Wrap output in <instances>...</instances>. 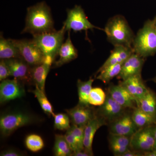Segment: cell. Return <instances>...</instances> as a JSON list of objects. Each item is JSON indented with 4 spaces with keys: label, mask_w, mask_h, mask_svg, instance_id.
Masks as SVG:
<instances>
[{
    "label": "cell",
    "mask_w": 156,
    "mask_h": 156,
    "mask_svg": "<svg viewBox=\"0 0 156 156\" xmlns=\"http://www.w3.org/2000/svg\"><path fill=\"white\" fill-rule=\"evenodd\" d=\"M55 30L50 8L46 3L41 2L29 7L22 33H30L33 36Z\"/></svg>",
    "instance_id": "obj_1"
},
{
    "label": "cell",
    "mask_w": 156,
    "mask_h": 156,
    "mask_svg": "<svg viewBox=\"0 0 156 156\" xmlns=\"http://www.w3.org/2000/svg\"><path fill=\"white\" fill-rule=\"evenodd\" d=\"M104 30L108 40L114 46L120 45L132 48L135 36L123 16L118 15L111 18Z\"/></svg>",
    "instance_id": "obj_2"
},
{
    "label": "cell",
    "mask_w": 156,
    "mask_h": 156,
    "mask_svg": "<svg viewBox=\"0 0 156 156\" xmlns=\"http://www.w3.org/2000/svg\"><path fill=\"white\" fill-rule=\"evenodd\" d=\"M156 16L148 20L134 37L132 48L134 53L144 58L156 53Z\"/></svg>",
    "instance_id": "obj_3"
},
{
    "label": "cell",
    "mask_w": 156,
    "mask_h": 156,
    "mask_svg": "<svg viewBox=\"0 0 156 156\" xmlns=\"http://www.w3.org/2000/svg\"><path fill=\"white\" fill-rule=\"evenodd\" d=\"M66 31L65 27L63 25L58 31L33 35L32 40L40 48L45 57H51L55 61L63 43Z\"/></svg>",
    "instance_id": "obj_4"
},
{
    "label": "cell",
    "mask_w": 156,
    "mask_h": 156,
    "mask_svg": "<svg viewBox=\"0 0 156 156\" xmlns=\"http://www.w3.org/2000/svg\"><path fill=\"white\" fill-rule=\"evenodd\" d=\"M32 115L21 112H12L3 114L0 118V130L3 136H9L18 128L33 123Z\"/></svg>",
    "instance_id": "obj_5"
},
{
    "label": "cell",
    "mask_w": 156,
    "mask_h": 156,
    "mask_svg": "<svg viewBox=\"0 0 156 156\" xmlns=\"http://www.w3.org/2000/svg\"><path fill=\"white\" fill-rule=\"evenodd\" d=\"M67 12V18L63 23L66 31L73 30L77 32L88 30H92L94 28L103 30L89 21L81 6L76 5L73 9L68 10Z\"/></svg>",
    "instance_id": "obj_6"
},
{
    "label": "cell",
    "mask_w": 156,
    "mask_h": 156,
    "mask_svg": "<svg viewBox=\"0 0 156 156\" xmlns=\"http://www.w3.org/2000/svg\"><path fill=\"white\" fill-rule=\"evenodd\" d=\"M12 40L23 59L30 66H36L43 63L44 56L32 40Z\"/></svg>",
    "instance_id": "obj_7"
},
{
    "label": "cell",
    "mask_w": 156,
    "mask_h": 156,
    "mask_svg": "<svg viewBox=\"0 0 156 156\" xmlns=\"http://www.w3.org/2000/svg\"><path fill=\"white\" fill-rule=\"evenodd\" d=\"M155 125L137 129L131 137L130 147L133 150L144 153L155 149L154 131Z\"/></svg>",
    "instance_id": "obj_8"
},
{
    "label": "cell",
    "mask_w": 156,
    "mask_h": 156,
    "mask_svg": "<svg viewBox=\"0 0 156 156\" xmlns=\"http://www.w3.org/2000/svg\"><path fill=\"white\" fill-rule=\"evenodd\" d=\"M24 88L18 80L6 79L0 84V102L5 103L25 95Z\"/></svg>",
    "instance_id": "obj_9"
},
{
    "label": "cell",
    "mask_w": 156,
    "mask_h": 156,
    "mask_svg": "<svg viewBox=\"0 0 156 156\" xmlns=\"http://www.w3.org/2000/svg\"><path fill=\"white\" fill-rule=\"evenodd\" d=\"M144 62V58L133 52L123 62L121 72L117 77L123 81L132 76L141 74Z\"/></svg>",
    "instance_id": "obj_10"
},
{
    "label": "cell",
    "mask_w": 156,
    "mask_h": 156,
    "mask_svg": "<svg viewBox=\"0 0 156 156\" xmlns=\"http://www.w3.org/2000/svg\"><path fill=\"white\" fill-rule=\"evenodd\" d=\"M124 109L108 94L104 103L98 110L97 115L111 123L124 114Z\"/></svg>",
    "instance_id": "obj_11"
},
{
    "label": "cell",
    "mask_w": 156,
    "mask_h": 156,
    "mask_svg": "<svg viewBox=\"0 0 156 156\" xmlns=\"http://www.w3.org/2000/svg\"><path fill=\"white\" fill-rule=\"evenodd\" d=\"M66 111L73 125L78 126H86L96 115L89 105L80 103L73 108L66 110Z\"/></svg>",
    "instance_id": "obj_12"
},
{
    "label": "cell",
    "mask_w": 156,
    "mask_h": 156,
    "mask_svg": "<svg viewBox=\"0 0 156 156\" xmlns=\"http://www.w3.org/2000/svg\"><path fill=\"white\" fill-rule=\"evenodd\" d=\"M137 128L132 120L131 115L125 114L111 123L110 134L125 135L131 137Z\"/></svg>",
    "instance_id": "obj_13"
},
{
    "label": "cell",
    "mask_w": 156,
    "mask_h": 156,
    "mask_svg": "<svg viewBox=\"0 0 156 156\" xmlns=\"http://www.w3.org/2000/svg\"><path fill=\"white\" fill-rule=\"evenodd\" d=\"M106 123L103 118L95 115L85 126L83 140L84 149L91 156L93 155L92 143L95 133L99 128L106 125Z\"/></svg>",
    "instance_id": "obj_14"
},
{
    "label": "cell",
    "mask_w": 156,
    "mask_h": 156,
    "mask_svg": "<svg viewBox=\"0 0 156 156\" xmlns=\"http://www.w3.org/2000/svg\"><path fill=\"white\" fill-rule=\"evenodd\" d=\"M10 75L20 80L32 81L30 66L22 58L5 59Z\"/></svg>",
    "instance_id": "obj_15"
},
{
    "label": "cell",
    "mask_w": 156,
    "mask_h": 156,
    "mask_svg": "<svg viewBox=\"0 0 156 156\" xmlns=\"http://www.w3.org/2000/svg\"><path fill=\"white\" fill-rule=\"evenodd\" d=\"M108 94L112 98L124 108L134 109L137 107L136 101L121 84L111 85Z\"/></svg>",
    "instance_id": "obj_16"
},
{
    "label": "cell",
    "mask_w": 156,
    "mask_h": 156,
    "mask_svg": "<svg viewBox=\"0 0 156 156\" xmlns=\"http://www.w3.org/2000/svg\"><path fill=\"white\" fill-rule=\"evenodd\" d=\"M135 99L138 100L147 92L148 89L143 81L141 74L128 78L120 83Z\"/></svg>",
    "instance_id": "obj_17"
},
{
    "label": "cell",
    "mask_w": 156,
    "mask_h": 156,
    "mask_svg": "<svg viewBox=\"0 0 156 156\" xmlns=\"http://www.w3.org/2000/svg\"><path fill=\"white\" fill-rule=\"evenodd\" d=\"M66 41L62 45L58 52L59 58L53 63L55 67H60L66 63H68L78 57V51L73 44L70 37V32Z\"/></svg>",
    "instance_id": "obj_18"
},
{
    "label": "cell",
    "mask_w": 156,
    "mask_h": 156,
    "mask_svg": "<svg viewBox=\"0 0 156 156\" xmlns=\"http://www.w3.org/2000/svg\"><path fill=\"white\" fill-rule=\"evenodd\" d=\"M134 52L133 48L125 46H115L112 51L108 58L98 71L97 73L101 70L110 66L119 63H123Z\"/></svg>",
    "instance_id": "obj_19"
},
{
    "label": "cell",
    "mask_w": 156,
    "mask_h": 156,
    "mask_svg": "<svg viewBox=\"0 0 156 156\" xmlns=\"http://www.w3.org/2000/svg\"><path fill=\"white\" fill-rule=\"evenodd\" d=\"M136 102L137 108L156 118V95L154 92L149 89L145 95Z\"/></svg>",
    "instance_id": "obj_20"
},
{
    "label": "cell",
    "mask_w": 156,
    "mask_h": 156,
    "mask_svg": "<svg viewBox=\"0 0 156 156\" xmlns=\"http://www.w3.org/2000/svg\"><path fill=\"white\" fill-rule=\"evenodd\" d=\"M51 66L42 63L31 69V80L41 90L44 91L45 83Z\"/></svg>",
    "instance_id": "obj_21"
},
{
    "label": "cell",
    "mask_w": 156,
    "mask_h": 156,
    "mask_svg": "<svg viewBox=\"0 0 156 156\" xmlns=\"http://www.w3.org/2000/svg\"><path fill=\"white\" fill-rule=\"evenodd\" d=\"M22 58L19 50L12 39H5L1 35L0 37V58L7 59Z\"/></svg>",
    "instance_id": "obj_22"
},
{
    "label": "cell",
    "mask_w": 156,
    "mask_h": 156,
    "mask_svg": "<svg viewBox=\"0 0 156 156\" xmlns=\"http://www.w3.org/2000/svg\"><path fill=\"white\" fill-rule=\"evenodd\" d=\"M132 120L137 129L156 124V118L136 107L131 115Z\"/></svg>",
    "instance_id": "obj_23"
},
{
    "label": "cell",
    "mask_w": 156,
    "mask_h": 156,
    "mask_svg": "<svg viewBox=\"0 0 156 156\" xmlns=\"http://www.w3.org/2000/svg\"><path fill=\"white\" fill-rule=\"evenodd\" d=\"M53 151L56 156H71L73 152L65 136L60 134L55 135Z\"/></svg>",
    "instance_id": "obj_24"
},
{
    "label": "cell",
    "mask_w": 156,
    "mask_h": 156,
    "mask_svg": "<svg viewBox=\"0 0 156 156\" xmlns=\"http://www.w3.org/2000/svg\"><path fill=\"white\" fill-rule=\"evenodd\" d=\"M94 80L90 79L88 81H82L78 80L77 87L79 103L85 105H89V98L92 89V85Z\"/></svg>",
    "instance_id": "obj_25"
},
{
    "label": "cell",
    "mask_w": 156,
    "mask_h": 156,
    "mask_svg": "<svg viewBox=\"0 0 156 156\" xmlns=\"http://www.w3.org/2000/svg\"><path fill=\"white\" fill-rule=\"evenodd\" d=\"M123 63L110 66L101 70L98 73L99 75L96 79L102 81L104 83H108L114 78L119 74Z\"/></svg>",
    "instance_id": "obj_26"
},
{
    "label": "cell",
    "mask_w": 156,
    "mask_h": 156,
    "mask_svg": "<svg viewBox=\"0 0 156 156\" xmlns=\"http://www.w3.org/2000/svg\"><path fill=\"white\" fill-rule=\"evenodd\" d=\"M32 92L37 99L43 111L48 114L54 117L55 114L53 112V107L45 95L44 91L41 90L37 86L35 85V88L32 91Z\"/></svg>",
    "instance_id": "obj_27"
},
{
    "label": "cell",
    "mask_w": 156,
    "mask_h": 156,
    "mask_svg": "<svg viewBox=\"0 0 156 156\" xmlns=\"http://www.w3.org/2000/svg\"><path fill=\"white\" fill-rule=\"evenodd\" d=\"M25 145L29 150L37 152L41 150L44 146V144L41 136L37 134H31L27 136Z\"/></svg>",
    "instance_id": "obj_28"
},
{
    "label": "cell",
    "mask_w": 156,
    "mask_h": 156,
    "mask_svg": "<svg viewBox=\"0 0 156 156\" xmlns=\"http://www.w3.org/2000/svg\"><path fill=\"white\" fill-rule=\"evenodd\" d=\"M106 98V95L101 88H92L89 96V104L94 106H101L105 101Z\"/></svg>",
    "instance_id": "obj_29"
},
{
    "label": "cell",
    "mask_w": 156,
    "mask_h": 156,
    "mask_svg": "<svg viewBox=\"0 0 156 156\" xmlns=\"http://www.w3.org/2000/svg\"><path fill=\"white\" fill-rule=\"evenodd\" d=\"M54 126L55 129L60 131L69 129L70 118L67 114L59 113L55 114L54 116Z\"/></svg>",
    "instance_id": "obj_30"
},
{
    "label": "cell",
    "mask_w": 156,
    "mask_h": 156,
    "mask_svg": "<svg viewBox=\"0 0 156 156\" xmlns=\"http://www.w3.org/2000/svg\"><path fill=\"white\" fill-rule=\"evenodd\" d=\"M131 137L125 135L110 134L109 142V144H114L117 145L130 147Z\"/></svg>",
    "instance_id": "obj_31"
},
{
    "label": "cell",
    "mask_w": 156,
    "mask_h": 156,
    "mask_svg": "<svg viewBox=\"0 0 156 156\" xmlns=\"http://www.w3.org/2000/svg\"><path fill=\"white\" fill-rule=\"evenodd\" d=\"M85 126H78L76 125H73V126H71L69 129L71 131L73 135L75 137L80 147L82 150H85L84 149L83 140Z\"/></svg>",
    "instance_id": "obj_32"
},
{
    "label": "cell",
    "mask_w": 156,
    "mask_h": 156,
    "mask_svg": "<svg viewBox=\"0 0 156 156\" xmlns=\"http://www.w3.org/2000/svg\"><path fill=\"white\" fill-rule=\"evenodd\" d=\"M64 136L73 152L78 151L82 150L80 147L75 137L73 135L72 133L69 129L67 130Z\"/></svg>",
    "instance_id": "obj_33"
},
{
    "label": "cell",
    "mask_w": 156,
    "mask_h": 156,
    "mask_svg": "<svg viewBox=\"0 0 156 156\" xmlns=\"http://www.w3.org/2000/svg\"><path fill=\"white\" fill-rule=\"evenodd\" d=\"M10 75V70L5 59H1L0 61V81L6 80Z\"/></svg>",
    "instance_id": "obj_34"
},
{
    "label": "cell",
    "mask_w": 156,
    "mask_h": 156,
    "mask_svg": "<svg viewBox=\"0 0 156 156\" xmlns=\"http://www.w3.org/2000/svg\"><path fill=\"white\" fill-rule=\"evenodd\" d=\"M110 148L115 156H122L123 154L130 150L129 147L122 146L114 144H109Z\"/></svg>",
    "instance_id": "obj_35"
},
{
    "label": "cell",
    "mask_w": 156,
    "mask_h": 156,
    "mask_svg": "<svg viewBox=\"0 0 156 156\" xmlns=\"http://www.w3.org/2000/svg\"><path fill=\"white\" fill-rule=\"evenodd\" d=\"M1 156H20L23 154L18 151L13 149H9L3 151L1 153Z\"/></svg>",
    "instance_id": "obj_36"
},
{
    "label": "cell",
    "mask_w": 156,
    "mask_h": 156,
    "mask_svg": "<svg viewBox=\"0 0 156 156\" xmlns=\"http://www.w3.org/2000/svg\"><path fill=\"white\" fill-rule=\"evenodd\" d=\"M144 156L143 153L140 152V151H131L130 150L126 152L125 154H123L122 156Z\"/></svg>",
    "instance_id": "obj_37"
},
{
    "label": "cell",
    "mask_w": 156,
    "mask_h": 156,
    "mask_svg": "<svg viewBox=\"0 0 156 156\" xmlns=\"http://www.w3.org/2000/svg\"><path fill=\"white\" fill-rule=\"evenodd\" d=\"M71 156H91L85 150H84L78 151H77L73 152Z\"/></svg>",
    "instance_id": "obj_38"
},
{
    "label": "cell",
    "mask_w": 156,
    "mask_h": 156,
    "mask_svg": "<svg viewBox=\"0 0 156 156\" xmlns=\"http://www.w3.org/2000/svg\"><path fill=\"white\" fill-rule=\"evenodd\" d=\"M155 139V149H156V124L155 125L154 131Z\"/></svg>",
    "instance_id": "obj_39"
},
{
    "label": "cell",
    "mask_w": 156,
    "mask_h": 156,
    "mask_svg": "<svg viewBox=\"0 0 156 156\" xmlns=\"http://www.w3.org/2000/svg\"><path fill=\"white\" fill-rule=\"evenodd\" d=\"M154 81H155V82H156V76L155 78H154Z\"/></svg>",
    "instance_id": "obj_40"
},
{
    "label": "cell",
    "mask_w": 156,
    "mask_h": 156,
    "mask_svg": "<svg viewBox=\"0 0 156 156\" xmlns=\"http://www.w3.org/2000/svg\"></svg>",
    "instance_id": "obj_41"
}]
</instances>
